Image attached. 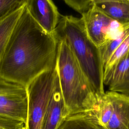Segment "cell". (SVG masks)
I'll list each match as a JSON object with an SVG mask.
<instances>
[{
	"mask_svg": "<svg viewBox=\"0 0 129 129\" xmlns=\"http://www.w3.org/2000/svg\"><path fill=\"white\" fill-rule=\"evenodd\" d=\"M58 41L33 19L26 4L0 62V79L26 88L56 65Z\"/></svg>",
	"mask_w": 129,
	"mask_h": 129,
	"instance_id": "1",
	"label": "cell"
},
{
	"mask_svg": "<svg viewBox=\"0 0 129 129\" xmlns=\"http://www.w3.org/2000/svg\"><path fill=\"white\" fill-rule=\"evenodd\" d=\"M57 40L56 67L68 116L77 114L97 116L100 100L99 97L68 43L64 39Z\"/></svg>",
	"mask_w": 129,
	"mask_h": 129,
	"instance_id": "2",
	"label": "cell"
},
{
	"mask_svg": "<svg viewBox=\"0 0 129 129\" xmlns=\"http://www.w3.org/2000/svg\"><path fill=\"white\" fill-rule=\"evenodd\" d=\"M53 34L57 40L64 39L68 43L101 100L105 93L104 66L99 47L88 37L82 18L62 15Z\"/></svg>",
	"mask_w": 129,
	"mask_h": 129,
	"instance_id": "3",
	"label": "cell"
},
{
	"mask_svg": "<svg viewBox=\"0 0 129 129\" xmlns=\"http://www.w3.org/2000/svg\"><path fill=\"white\" fill-rule=\"evenodd\" d=\"M56 65L33 80L26 87L28 114L26 129H41L57 76Z\"/></svg>",
	"mask_w": 129,
	"mask_h": 129,
	"instance_id": "4",
	"label": "cell"
},
{
	"mask_svg": "<svg viewBox=\"0 0 129 129\" xmlns=\"http://www.w3.org/2000/svg\"><path fill=\"white\" fill-rule=\"evenodd\" d=\"M87 34L98 47L119 36L129 26H124L94 6L82 16Z\"/></svg>",
	"mask_w": 129,
	"mask_h": 129,
	"instance_id": "5",
	"label": "cell"
},
{
	"mask_svg": "<svg viewBox=\"0 0 129 129\" xmlns=\"http://www.w3.org/2000/svg\"><path fill=\"white\" fill-rule=\"evenodd\" d=\"M26 7L42 29L53 34L62 16L53 2L50 0H26Z\"/></svg>",
	"mask_w": 129,
	"mask_h": 129,
	"instance_id": "6",
	"label": "cell"
},
{
	"mask_svg": "<svg viewBox=\"0 0 129 129\" xmlns=\"http://www.w3.org/2000/svg\"><path fill=\"white\" fill-rule=\"evenodd\" d=\"M103 81L109 91L129 96V49L111 67L104 70Z\"/></svg>",
	"mask_w": 129,
	"mask_h": 129,
	"instance_id": "7",
	"label": "cell"
},
{
	"mask_svg": "<svg viewBox=\"0 0 129 129\" xmlns=\"http://www.w3.org/2000/svg\"><path fill=\"white\" fill-rule=\"evenodd\" d=\"M68 116V111L60 90L57 74L54 88L43 119L41 129H58Z\"/></svg>",
	"mask_w": 129,
	"mask_h": 129,
	"instance_id": "8",
	"label": "cell"
},
{
	"mask_svg": "<svg viewBox=\"0 0 129 129\" xmlns=\"http://www.w3.org/2000/svg\"><path fill=\"white\" fill-rule=\"evenodd\" d=\"M112 103V111L105 129H129V96L108 91Z\"/></svg>",
	"mask_w": 129,
	"mask_h": 129,
	"instance_id": "9",
	"label": "cell"
},
{
	"mask_svg": "<svg viewBox=\"0 0 129 129\" xmlns=\"http://www.w3.org/2000/svg\"><path fill=\"white\" fill-rule=\"evenodd\" d=\"M28 114L27 93L0 95V115L26 123Z\"/></svg>",
	"mask_w": 129,
	"mask_h": 129,
	"instance_id": "10",
	"label": "cell"
},
{
	"mask_svg": "<svg viewBox=\"0 0 129 129\" xmlns=\"http://www.w3.org/2000/svg\"><path fill=\"white\" fill-rule=\"evenodd\" d=\"M94 5L120 24L129 26V0H94Z\"/></svg>",
	"mask_w": 129,
	"mask_h": 129,
	"instance_id": "11",
	"label": "cell"
},
{
	"mask_svg": "<svg viewBox=\"0 0 129 129\" xmlns=\"http://www.w3.org/2000/svg\"><path fill=\"white\" fill-rule=\"evenodd\" d=\"M58 129H105L97 116L85 114L69 116L62 122Z\"/></svg>",
	"mask_w": 129,
	"mask_h": 129,
	"instance_id": "12",
	"label": "cell"
},
{
	"mask_svg": "<svg viewBox=\"0 0 129 129\" xmlns=\"http://www.w3.org/2000/svg\"><path fill=\"white\" fill-rule=\"evenodd\" d=\"M24 6L12 13L0 23V62L10 37L23 12Z\"/></svg>",
	"mask_w": 129,
	"mask_h": 129,
	"instance_id": "13",
	"label": "cell"
},
{
	"mask_svg": "<svg viewBox=\"0 0 129 129\" xmlns=\"http://www.w3.org/2000/svg\"><path fill=\"white\" fill-rule=\"evenodd\" d=\"M129 34V27L126 28L123 33L115 39L110 40L99 47L101 59L104 67L110 56L117 48L122 42Z\"/></svg>",
	"mask_w": 129,
	"mask_h": 129,
	"instance_id": "14",
	"label": "cell"
},
{
	"mask_svg": "<svg viewBox=\"0 0 129 129\" xmlns=\"http://www.w3.org/2000/svg\"><path fill=\"white\" fill-rule=\"evenodd\" d=\"M26 3V0H0V23L24 7Z\"/></svg>",
	"mask_w": 129,
	"mask_h": 129,
	"instance_id": "15",
	"label": "cell"
},
{
	"mask_svg": "<svg viewBox=\"0 0 129 129\" xmlns=\"http://www.w3.org/2000/svg\"><path fill=\"white\" fill-rule=\"evenodd\" d=\"M64 2L81 16L87 13L94 6V0H64Z\"/></svg>",
	"mask_w": 129,
	"mask_h": 129,
	"instance_id": "16",
	"label": "cell"
},
{
	"mask_svg": "<svg viewBox=\"0 0 129 129\" xmlns=\"http://www.w3.org/2000/svg\"><path fill=\"white\" fill-rule=\"evenodd\" d=\"M129 49V34L115 50L104 67V70L111 67Z\"/></svg>",
	"mask_w": 129,
	"mask_h": 129,
	"instance_id": "17",
	"label": "cell"
},
{
	"mask_svg": "<svg viewBox=\"0 0 129 129\" xmlns=\"http://www.w3.org/2000/svg\"><path fill=\"white\" fill-rule=\"evenodd\" d=\"M26 92V88L25 87L0 79V95Z\"/></svg>",
	"mask_w": 129,
	"mask_h": 129,
	"instance_id": "18",
	"label": "cell"
},
{
	"mask_svg": "<svg viewBox=\"0 0 129 129\" xmlns=\"http://www.w3.org/2000/svg\"><path fill=\"white\" fill-rule=\"evenodd\" d=\"M24 124L23 121L0 115V129L4 127L20 126Z\"/></svg>",
	"mask_w": 129,
	"mask_h": 129,
	"instance_id": "19",
	"label": "cell"
},
{
	"mask_svg": "<svg viewBox=\"0 0 129 129\" xmlns=\"http://www.w3.org/2000/svg\"><path fill=\"white\" fill-rule=\"evenodd\" d=\"M4 129H26L25 125H24L20 127H5Z\"/></svg>",
	"mask_w": 129,
	"mask_h": 129,
	"instance_id": "20",
	"label": "cell"
}]
</instances>
